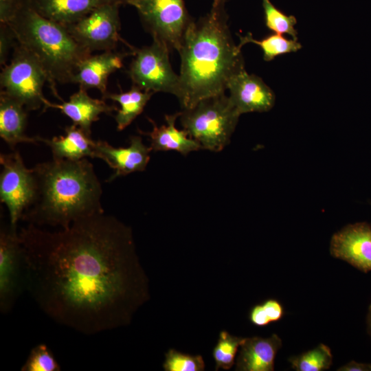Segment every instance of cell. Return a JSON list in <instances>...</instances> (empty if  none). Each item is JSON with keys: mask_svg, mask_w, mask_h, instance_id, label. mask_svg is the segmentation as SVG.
<instances>
[{"mask_svg": "<svg viewBox=\"0 0 371 371\" xmlns=\"http://www.w3.org/2000/svg\"><path fill=\"white\" fill-rule=\"evenodd\" d=\"M23 286L52 320L85 335L128 324L148 298L131 228L94 214L48 231L19 232Z\"/></svg>", "mask_w": 371, "mask_h": 371, "instance_id": "6da1fadb", "label": "cell"}, {"mask_svg": "<svg viewBox=\"0 0 371 371\" xmlns=\"http://www.w3.org/2000/svg\"><path fill=\"white\" fill-rule=\"evenodd\" d=\"M9 64L2 68L0 75L1 91L20 102L27 111H44L48 100L43 88L48 76L36 57L17 41L13 47Z\"/></svg>", "mask_w": 371, "mask_h": 371, "instance_id": "8992f818", "label": "cell"}, {"mask_svg": "<svg viewBox=\"0 0 371 371\" xmlns=\"http://www.w3.org/2000/svg\"><path fill=\"white\" fill-rule=\"evenodd\" d=\"M137 49L128 74L134 85L153 93L165 92L176 97L179 90V76L172 69L169 58L170 48L161 41Z\"/></svg>", "mask_w": 371, "mask_h": 371, "instance_id": "ba28073f", "label": "cell"}, {"mask_svg": "<svg viewBox=\"0 0 371 371\" xmlns=\"http://www.w3.org/2000/svg\"><path fill=\"white\" fill-rule=\"evenodd\" d=\"M23 286L22 247L16 227L9 224L0 230V311L9 313Z\"/></svg>", "mask_w": 371, "mask_h": 371, "instance_id": "8fae6325", "label": "cell"}, {"mask_svg": "<svg viewBox=\"0 0 371 371\" xmlns=\"http://www.w3.org/2000/svg\"><path fill=\"white\" fill-rule=\"evenodd\" d=\"M277 335L245 338L236 363L237 371H273L277 352L282 346Z\"/></svg>", "mask_w": 371, "mask_h": 371, "instance_id": "ac0fdd59", "label": "cell"}, {"mask_svg": "<svg viewBox=\"0 0 371 371\" xmlns=\"http://www.w3.org/2000/svg\"><path fill=\"white\" fill-rule=\"evenodd\" d=\"M42 16L65 26L80 20L102 5L125 0H26Z\"/></svg>", "mask_w": 371, "mask_h": 371, "instance_id": "e0dca14e", "label": "cell"}, {"mask_svg": "<svg viewBox=\"0 0 371 371\" xmlns=\"http://www.w3.org/2000/svg\"><path fill=\"white\" fill-rule=\"evenodd\" d=\"M229 98L240 115L251 112H267L275 104L272 89L259 76L247 72L245 68L229 80Z\"/></svg>", "mask_w": 371, "mask_h": 371, "instance_id": "4fadbf2b", "label": "cell"}, {"mask_svg": "<svg viewBox=\"0 0 371 371\" xmlns=\"http://www.w3.org/2000/svg\"><path fill=\"white\" fill-rule=\"evenodd\" d=\"M283 315L282 304L276 300L270 299L254 306L249 312V317L251 324L262 327L280 320Z\"/></svg>", "mask_w": 371, "mask_h": 371, "instance_id": "f1b7e54d", "label": "cell"}, {"mask_svg": "<svg viewBox=\"0 0 371 371\" xmlns=\"http://www.w3.org/2000/svg\"><path fill=\"white\" fill-rule=\"evenodd\" d=\"M60 366L52 352L44 344L35 346L30 351L21 371H60Z\"/></svg>", "mask_w": 371, "mask_h": 371, "instance_id": "83f0119b", "label": "cell"}, {"mask_svg": "<svg viewBox=\"0 0 371 371\" xmlns=\"http://www.w3.org/2000/svg\"><path fill=\"white\" fill-rule=\"evenodd\" d=\"M151 151V148L144 145L142 137L137 135L130 137V144L127 147H114L102 140L95 141L94 144L95 157L104 160L115 171L109 179V181L144 170Z\"/></svg>", "mask_w": 371, "mask_h": 371, "instance_id": "5bb4252c", "label": "cell"}, {"mask_svg": "<svg viewBox=\"0 0 371 371\" xmlns=\"http://www.w3.org/2000/svg\"><path fill=\"white\" fill-rule=\"evenodd\" d=\"M7 24L17 43L32 53L48 76L54 95L60 100L56 82L72 83L79 64L91 54L70 34L66 26L49 20L18 0Z\"/></svg>", "mask_w": 371, "mask_h": 371, "instance_id": "277c9868", "label": "cell"}, {"mask_svg": "<svg viewBox=\"0 0 371 371\" xmlns=\"http://www.w3.org/2000/svg\"><path fill=\"white\" fill-rule=\"evenodd\" d=\"M205 364L201 355H190L170 349L165 355V371H203Z\"/></svg>", "mask_w": 371, "mask_h": 371, "instance_id": "4316f807", "label": "cell"}, {"mask_svg": "<svg viewBox=\"0 0 371 371\" xmlns=\"http://www.w3.org/2000/svg\"><path fill=\"white\" fill-rule=\"evenodd\" d=\"M244 340L245 338L232 335L225 330L220 333L212 352L215 370L220 368L227 370L234 366L238 349Z\"/></svg>", "mask_w": 371, "mask_h": 371, "instance_id": "d4e9b609", "label": "cell"}, {"mask_svg": "<svg viewBox=\"0 0 371 371\" xmlns=\"http://www.w3.org/2000/svg\"><path fill=\"white\" fill-rule=\"evenodd\" d=\"M330 252L363 273L371 271V225L361 222L345 226L333 235Z\"/></svg>", "mask_w": 371, "mask_h": 371, "instance_id": "7c38bea8", "label": "cell"}, {"mask_svg": "<svg viewBox=\"0 0 371 371\" xmlns=\"http://www.w3.org/2000/svg\"><path fill=\"white\" fill-rule=\"evenodd\" d=\"M367 326H368V333L371 337V304L368 307V314H367Z\"/></svg>", "mask_w": 371, "mask_h": 371, "instance_id": "1f68e13d", "label": "cell"}, {"mask_svg": "<svg viewBox=\"0 0 371 371\" xmlns=\"http://www.w3.org/2000/svg\"><path fill=\"white\" fill-rule=\"evenodd\" d=\"M65 135L51 139L37 136L38 142L51 149L54 159L77 161L86 157H95V141L80 127L73 124L65 128Z\"/></svg>", "mask_w": 371, "mask_h": 371, "instance_id": "44dd1931", "label": "cell"}, {"mask_svg": "<svg viewBox=\"0 0 371 371\" xmlns=\"http://www.w3.org/2000/svg\"><path fill=\"white\" fill-rule=\"evenodd\" d=\"M0 199L8 207L10 224L16 227L23 212L34 202L37 185L33 169L27 168L18 151L1 153Z\"/></svg>", "mask_w": 371, "mask_h": 371, "instance_id": "9c48e42d", "label": "cell"}, {"mask_svg": "<svg viewBox=\"0 0 371 371\" xmlns=\"http://www.w3.org/2000/svg\"><path fill=\"white\" fill-rule=\"evenodd\" d=\"M338 371H371V364L366 363H358L351 361L344 366L339 368Z\"/></svg>", "mask_w": 371, "mask_h": 371, "instance_id": "4dcf8cb0", "label": "cell"}, {"mask_svg": "<svg viewBox=\"0 0 371 371\" xmlns=\"http://www.w3.org/2000/svg\"><path fill=\"white\" fill-rule=\"evenodd\" d=\"M154 93L141 89L133 85L130 90L120 93H107L103 98L117 102L120 109L115 119L118 131L126 128L143 111Z\"/></svg>", "mask_w": 371, "mask_h": 371, "instance_id": "7402d4cb", "label": "cell"}, {"mask_svg": "<svg viewBox=\"0 0 371 371\" xmlns=\"http://www.w3.org/2000/svg\"><path fill=\"white\" fill-rule=\"evenodd\" d=\"M132 49L130 53L110 50L99 54H91L79 64L72 83L78 84L79 88L85 90L97 89L104 98L108 93L109 76L122 67L125 57L133 54Z\"/></svg>", "mask_w": 371, "mask_h": 371, "instance_id": "9a60e30c", "label": "cell"}, {"mask_svg": "<svg viewBox=\"0 0 371 371\" xmlns=\"http://www.w3.org/2000/svg\"><path fill=\"white\" fill-rule=\"evenodd\" d=\"M27 111L18 101L1 91L0 136L14 148L19 143H36L38 137L25 135Z\"/></svg>", "mask_w": 371, "mask_h": 371, "instance_id": "ffe728a7", "label": "cell"}, {"mask_svg": "<svg viewBox=\"0 0 371 371\" xmlns=\"http://www.w3.org/2000/svg\"><path fill=\"white\" fill-rule=\"evenodd\" d=\"M179 115L180 112L166 115V124L160 126L148 118L153 125L152 131L147 133L142 131L139 132L149 137L152 150H175L183 155H187L191 152L202 149L200 144L191 138L185 130H179L176 127L175 123Z\"/></svg>", "mask_w": 371, "mask_h": 371, "instance_id": "d6986e66", "label": "cell"}, {"mask_svg": "<svg viewBox=\"0 0 371 371\" xmlns=\"http://www.w3.org/2000/svg\"><path fill=\"white\" fill-rule=\"evenodd\" d=\"M125 5L134 7L153 39L166 43L170 49H179L194 20L183 0H125Z\"/></svg>", "mask_w": 371, "mask_h": 371, "instance_id": "52a82bcc", "label": "cell"}, {"mask_svg": "<svg viewBox=\"0 0 371 371\" xmlns=\"http://www.w3.org/2000/svg\"><path fill=\"white\" fill-rule=\"evenodd\" d=\"M121 2L102 5L77 22L67 25L72 37L90 52L115 50L121 40Z\"/></svg>", "mask_w": 371, "mask_h": 371, "instance_id": "30bf717a", "label": "cell"}, {"mask_svg": "<svg viewBox=\"0 0 371 371\" xmlns=\"http://www.w3.org/2000/svg\"><path fill=\"white\" fill-rule=\"evenodd\" d=\"M289 361L297 371H322L330 368L333 355L328 346L320 344L313 350L290 357Z\"/></svg>", "mask_w": 371, "mask_h": 371, "instance_id": "cb8c5ba5", "label": "cell"}, {"mask_svg": "<svg viewBox=\"0 0 371 371\" xmlns=\"http://www.w3.org/2000/svg\"><path fill=\"white\" fill-rule=\"evenodd\" d=\"M47 108L59 109L72 120L73 124L90 136L91 125L93 122L99 120L100 114H109L118 110L115 106L109 105L103 100L90 97L87 90L80 88L72 94L67 102L63 101L61 104H54L48 101L45 110Z\"/></svg>", "mask_w": 371, "mask_h": 371, "instance_id": "2e32d148", "label": "cell"}, {"mask_svg": "<svg viewBox=\"0 0 371 371\" xmlns=\"http://www.w3.org/2000/svg\"><path fill=\"white\" fill-rule=\"evenodd\" d=\"M32 169L36 195L21 220L41 227L65 229L78 220L104 212L102 186L87 159H53Z\"/></svg>", "mask_w": 371, "mask_h": 371, "instance_id": "3957f363", "label": "cell"}, {"mask_svg": "<svg viewBox=\"0 0 371 371\" xmlns=\"http://www.w3.org/2000/svg\"><path fill=\"white\" fill-rule=\"evenodd\" d=\"M240 42L238 47H241L249 43L260 46L263 52L265 61H271L280 55L296 52L302 48L301 44L294 39H289L282 34L273 33L260 40L255 39L251 33L245 36L239 35Z\"/></svg>", "mask_w": 371, "mask_h": 371, "instance_id": "603a6c76", "label": "cell"}, {"mask_svg": "<svg viewBox=\"0 0 371 371\" xmlns=\"http://www.w3.org/2000/svg\"><path fill=\"white\" fill-rule=\"evenodd\" d=\"M16 43V40L10 27L1 23L0 25V64L5 65L8 54Z\"/></svg>", "mask_w": 371, "mask_h": 371, "instance_id": "f546056e", "label": "cell"}, {"mask_svg": "<svg viewBox=\"0 0 371 371\" xmlns=\"http://www.w3.org/2000/svg\"><path fill=\"white\" fill-rule=\"evenodd\" d=\"M261 1L266 27L276 34H286L293 39L297 41V32L295 29L297 23L296 18L293 15H286L282 12L270 0Z\"/></svg>", "mask_w": 371, "mask_h": 371, "instance_id": "484cf974", "label": "cell"}, {"mask_svg": "<svg viewBox=\"0 0 371 371\" xmlns=\"http://www.w3.org/2000/svg\"><path fill=\"white\" fill-rule=\"evenodd\" d=\"M240 115L224 93L182 109L179 117L183 129L202 149L220 152L229 144Z\"/></svg>", "mask_w": 371, "mask_h": 371, "instance_id": "5b68a950", "label": "cell"}, {"mask_svg": "<svg viewBox=\"0 0 371 371\" xmlns=\"http://www.w3.org/2000/svg\"><path fill=\"white\" fill-rule=\"evenodd\" d=\"M227 0H213L210 12L190 24L177 50L181 58L179 90L182 109L224 93L229 79L245 68L241 49L232 37Z\"/></svg>", "mask_w": 371, "mask_h": 371, "instance_id": "7a4b0ae2", "label": "cell"}]
</instances>
